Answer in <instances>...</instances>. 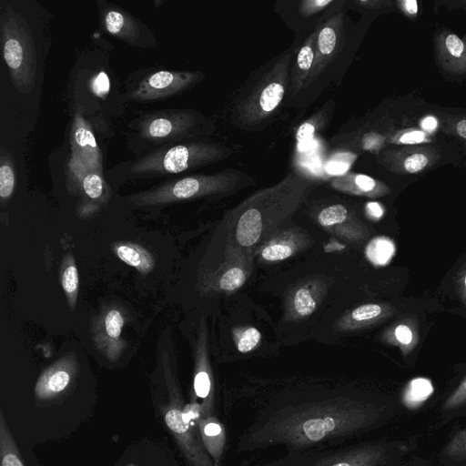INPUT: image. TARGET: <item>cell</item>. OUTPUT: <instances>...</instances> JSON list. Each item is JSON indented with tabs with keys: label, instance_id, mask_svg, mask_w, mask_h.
<instances>
[{
	"label": "cell",
	"instance_id": "obj_1",
	"mask_svg": "<svg viewBox=\"0 0 466 466\" xmlns=\"http://www.w3.org/2000/svg\"><path fill=\"white\" fill-rule=\"evenodd\" d=\"M392 400L350 390L282 393L259 404L236 441L237 452L280 446L287 452L348 444L400 411Z\"/></svg>",
	"mask_w": 466,
	"mask_h": 466
},
{
	"label": "cell",
	"instance_id": "obj_2",
	"mask_svg": "<svg viewBox=\"0 0 466 466\" xmlns=\"http://www.w3.org/2000/svg\"><path fill=\"white\" fill-rule=\"evenodd\" d=\"M313 180L293 170L277 184L262 188L230 211L237 243L256 248L270 239L304 203Z\"/></svg>",
	"mask_w": 466,
	"mask_h": 466
},
{
	"label": "cell",
	"instance_id": "obj_3",
	"mask_svg": "<svg viewBox=\"0 0 466 466\" xmlns=\"http://www.w3.org/2000/svg\"><path fill=\"white\" fill-rule=\"evenodd\" d=\"M292 55L286 51L263 66L234 100L231 122L245 131L263 129L280 109L289 91Z\"/></svg>",
	"mask_w": 466,
	"mask_h": 466
},
{
	"label": "cell",
	"instance_id": "obj_4",
	"mask_svg": "<svg viewBox=\"0 0 466 466\" xmlns=\"http://www.w3.org/2000/svg\"><path fill=\"white\" fill-rule=\"evenodd\" d=\"M416 446L414 439L370 440L286 452L255 466H391L409 457Z\"/></svg>",
	"mask_w": 466,
	"mask_h": 466
},
{
	"label": "cell",
	"instance_id": "obj_5",
	"mask_svg": "<svg viewBox=\"0 0 466 466\" xmlns=\"http://www.w3.org/2000/svg\"><path fill=\"white\" fill-rule=\"evenodd\" d=\"M255 184L247 173L227 168L213 174H197L167 181L130 197L139 207L157 206L207 197H223Z\"/></svg>",
	"mask_w": 466,
	"mask_h": 466
},
{
	"label": "cell",
	"instance_id": "obj_6",
	"mask_svg": "<svg viewBox=\"0 0 466 466\" xmlns=\"http://www.w3.org/2000/svg\"><path fill=\"white\" fill-rule=\"evenodd\" d=\"M232 150L220 143L192 141L164 147L137 159L129 167L135 177L178 174L222 161Z\"/></svg>",
	"mask_w": 466,
	"mask_h": 466
},
{
	"label": "cell",
	"instance_id": "obj_7",
	"mask_svg": "<svg viewBox=\"0 0 466 466\" xmlns=\"http://www.w3.org/2000/svg\"><path fill=\"white\" fill-rule=\"evenodd\" d=\"M0 36L3 57L15 88L29 94L36 76L35 46L27 22L10 5L1 9Z\"/></svg>",
	"mask_w": 466,
	"mask_h": 466
},
{
	"label": "cell",
	"instance_id": "obj_8",
	"mask_svg": "<svg viewBox=\"0 0 466 466\" xmlns=\"http://www.w3.org/2000/svg\"><path fill=\"white\" fill-rule=\"evenodd\" d=\"M200 113L188 109L156 111L144 116L138 124L143 138L162 143L210 134L214 127Z\"/></svg>",
	"mask_w": 466,
	"mask_h": 466
},
{
	"label": "cell",
	"instance_id": "obj_9",
	"mask_svg": "<svg viewBox=\"0 0 466 466\" xmlns=\"http://www.w3.org/2000/svg\"><path fill=\"white\" fill-rule=\"evenodd\" d=\"M168 390L169 402L162 405L160 410L188 466H216L202 444L198 429L184 414L185 405L178 388L172 382Z\"/></svg>",
	"mask_w": 466,
	"mask_h": 466
},
{
	"label": "cell",
	"instance_id": "obj_10",
	"mask_svg": "<svg viewBox=\"0 0 466 466\" xmlns=\"http://www.w3.org/2000/svg\"><path fill=\"white\" fill-rule=\"evenodd\" d=\"M205 76V74L199 71H157L139 83L130 94V98L138 102L162 100L193 87Z\"/></svg>",
	"mask_w": 466,
	"mask_h": 466
},
{
	"label": "cell",
	"instance_id": "obj_11",
	"mask_svg": "<svg viewBox=\"0 0 466 466\" xmlns=\"http://www.w3.org/2000/svg\"><path fill=\"white\" fill-rule=\"evenodd\" d=\"M316 65L309 86L317 80L337 58L344 43V15L339 12L327 19L317 30Z\"/></svg>",
	"mask_w": 466,
	"mask_h": 466
},
{
	"label": "cell",
	"instance_id": "obj_12",
	"mask_svg": "<svg viewBox=\"0 0 466 466\" xmlns=\"http://www.w3.org/2000/svg\"><path fill=\"white\" fill-rule=\"evenodd\" d=\"M76 370L72 356H66L45 370L39 376L35 395L39 400L46 401L61 395L71 384Z\"/></svg>",
	"mask_w": 466,
	"mask_h": 466
},
{
	"label": "cell",
	"instance_id": "obj_13",
	"mask_svg": "<svg viewBox=\"0 0 466 466\" xmlns=\"http://www.w3.org/2000/svg\"><path fill=\"white\" fill-rule=\"evenodd\" d=\"M124 324V317L116 309H108L96 324V343L111 360H117L122 351L121 333Z\"/></svg>",
	"mask_w": 466,
	"mask_h": 466
},
{
	"label": "cell",
	"instance_id": "obj_14",
	"mask_svg": "<svg viewBox=\"0 0 466 466\" xmlns=\"http://www.w3.org/2000/svg\"><path fill=\"white\" fill-rule=\"evenodd\" d=\"M106 30L130 45L147 46L143 42L145 27L130 14L116 7H106L103 11Z\"/></svg>",
	"mask_w": 466,
	"mask_h": 466
},
{
	"label": "cell",
	"instance_id": "obj_15",
	"mask_svg": "<svg viewBox=\"0 0 466 466\" xmlns=\"http://www.w3.org/2000/svg\"><path fill=\"white\" fill-rule=\"evenodd\" d=\"M316 30L311 33L299 47L290 70L289 94L297 95L309 86L316 60Z\"/></svg>",
	"mask_w": 466,
	"mask_h": 466
},
{
	"label": "cell",
	"instance_id": "obj_16",
	"mask_svg": "<svg viewBox=\"0 0 466 466\" xmlns=\"http://www.w3.org/2000/svg\"><path fill=\"white\" fill-rule=\"evenodd\" d=\"M197 429L202 444L212 458L216 466H221L222 456L226 445V431L216 414L199 418Z\"/></svg>",
	"mask_w": 466,
	"mask_h": 466
},
{
	"label": "cell",
	"instance_id": "obj_17",
	"mask_svg": "<svg viewBox=\"0 0 466 466\" xmlns=\"http://www.w3.org/2000/svg\"><path fill=\"white\" fill-rule=\"evenodd\" d=\"M330 186L338 191L363 197H379L385 193V187L364 174L347 172L332 177Z\"/></svg>",
	"mask_w": 466,
	"mask_h": 466
},
{
	"label": "cell",
	"instance_id": "obj_18",
	"mask_svg": "<svg viewBox=\"0 0 466 466\" xmlns=\"http://www.w3.org/2000/svg\"><path fill=\"white\" fill-rule=\"evenodd\" d=\"M305 237L294 230L278 232L265 243L261 249V257L268 261L286 259L307 244Z\"/></svg>",
	"mask_w": 466,
	"mask_h": 466
},
{
	"label": "cell",
	"instance_id": "obj_19",
	"mask_svg": "<svg viewBox=\"0 0 466 466\" xmlns=\"http://www.w3.org/2000/svg\"><path fill=\"white\" fill-rule=\"evenodd\" d=\"M72 144L90 168L100 169L101 157L94 135L81 116H76L72 127Z\"/></svg>",
	"mask_w": 466,
	"mask_h": 466
},
{
	"label": "cell",
	"instance_id": "obj_20",
	"mask_svg": "<svg viewBox=\"0 0 466 466\" xmlns=\"http://www.w3.org/2000/svg\"><path fill=\"white\" fill-rule=\"evenodd\" d=\"M462 417H466V376L446 395L438 408V422L441 425Z\"/></svg>",
	"mask_w": 466,
	"mask_h": 466
},
{
	"label": "cell",
	"instance_id": "obj_21",
	"mask_svg": "<svg viewBox=\"0 0 466 466\" xmlns=\"http://www.w3.org/2000/svg\"><path fill=\"white\" fill-rule=\"evenodd\" d=\"M441 466H466V425L455 430L438 455Z\"/></svg>",
	"mask_w": 466,
	"mask_h": 466
},
{
	"label": "cell",
	"instance_id": "obj_22",
	"mask_svg": "<svg viewBox=\"0 0 466 466\" xmlns=\"http://www.w3.org/2000/svg\"><path fill=\"white\" fill-rule=\"evenodd\" d=\"M116 256L127 265L135 268L142 274L149 273L155 266L152 255L142 246L123 242L114 246Z\"/></svg>",
	"mask_w": 466,
	"mask_h": 466
},
{
	"label": "cell",
	"instance_id": "obj_23",
	"mask_svg": "<svg viewBox=\"0 0 466 466\" xmlns=\"http://www.w3.org/2000/svg\"><path fill=\"white\" fill-rule=\"evenodd\" d=\"M0 457L1 466H25L2 410L0 411Z\"/></svg>",
	"mask_w": 466,
	"mask_h": 466
},
{
	"label": "cell",
	"instance_id": "obj_24",
	"mask_svg": "<svg viewBox=\"0 0 466 466\" xmlns=\"http://www.w3.org/2000/svg\"><path fill=\"white\" fill-rule=\"evenodd\" d=\"M396 252L392 239L386 236L373 238L365 248L367 258L375 266L388 265Z\"/></svg>",
	"mask_w": 466,
	"mask_h": 466
},
{
	"label": "cell",
	"instance_id": "obj_25",
	"mask_svg": "<svg viewBox=\"0 0 466 466\" xmlns=\"http://www.w3.org/2000/svg\"><path fill=\"white\" fill-rule=\"evenodd\" d=\"M16 183L15 168L9 151L1 147L0 152V198L7 201L14 193Z\"/></svg>",
	"mask_w": 466,
	"mask_h": 466
},
{
	"label": "cell",
	"instance_id": "obj_26",
	"mask_svg": "<svg viewBox=\"0 0 466 466\" xmlns=\"http://www.w3.org/2000/svg\"><path fill=\"white\" fill-rule=\"evenodd\" d=\"M333 110L331 103H327L320 108L312 117L302 123L296 132V139L299 143H308L311 140L316 132L324 127L328 119L330 117Z\"/></svg>",
	"mask_w": 466,
	"mask_h": 466
},
{
	"label": "cell",
	"instance_id": "obj_27",
	"mask_svg": "<svg viewBox=\"0 0 466 466\" xmlns=\"http://www.w3.org/2000/svg\"><path fill=\"white\" fill-rule=\"evenodd\" d=\"M61 284L70 307L74 309L78 294L79 278L75 261L70 256L62 265Z\"/></svg>",
	"mask_w": 466,
	"mask_h": 466
},
{
	"label": "cell",
	"instance_id": "obj_28",
	"mask_svg": "<svg viewBox=\"0 0 466 466\" xmlns=\"http://www.w3.org/2000/svg\"><path fill=\"white\" fill-rule=\"evenodd\" d=\"M292 305L298 316L308 317L315 311L317 301L311 290L302 287L294 293Z\"/></svg>",
	"mask_w": 466,
	"mask_h": 466
},
{
	"label": "cell",
	"instance_id": "obj_29",
	"mask_svg": "<svg viewBox=\"0 0 466 466\" xmlns=\"http://www.w3.org/2000/svg\"><path fill=\"white\" fill-rule=\"evenodd\" d=\"M349 216L347 207L342 204H333L320 210L318 222L323 227H331L343 223Z\"/></svg>",
	"mask_w": 466,
	"mask_h": 466
},
{
	"label": "cell",
	"instance_id": "obj_30",
	"mask_svg": "<svg viewBox=\"0 0 466 466\" xmlns=\"http://www.w3.org/2000/svg\"><path fill=\"white\" fill-rule=\"evenodd\" d=\"M247 279V273L243 268L233 265L228 268L218 280L219 289L225 291H232L239 289Z\"/></svg>",
	"mask_w": 466,
	"mask_h": 466
},
{
	"label": "cell",
	"instance_id": "obj_31",
	"mask_svg": "<svg viewBox=\"0 0 466 466\" xmlns=\"http://www.w3.org/2000/svg\"><path fill=\"white\" fill-rule=\"evenodd\" d=\"M84 193L91 199H99L103 193L105 183L97 171H88L81 180Z\"/></svg>",
	"mask_w": 466,
	"mask_h": 466
},
{
	"label": "cell",
	"instance_id": "obj_32",
	"mask_svg": "<svg viewBox=\"0 0 466 466\" xmlns=\"http://www.w3.org/2000/svg\"><path fill=\"white\" fill-rule=\"evenodd\" d=\"M260 339V332L256 328L245 329L237 342L238 351L241 353L251 351L259 343Z\"/></svg>",
	"mask_w": 466,
	"mask_h": 466
},
{
	"label": "cell",
	"instance_id": "obj_33",
	"mask_svg": "<svg viewBox=\"0 0 466 466\" xmlns=\"http://www.w3.org/2000/svg\"><path fill=\"white\" fill-rule=\"evenodd\" d=\"M382 312L381 306L374 303L361 305L353 309L351 319L356 321H365L379 317Z\"/></svg>",
	"mask_w": 466,
	"mask_h": 466
},
{
	"label": "cell",
	"instance_id": "obj_34",
	"mask_svg": "<svg viewBox=\"0 0 466 466\" xmlns=\"http://www.w3.org/2000/svg\"><path fill=\"white\" fill-rule=\"evenodd\" d=\"M333 3L332 0H303L299 3V13L304 17L311 16Z\"/></svg>",
	"mask_w": 466,
	"mask_h": 466
},
{
	"label": "cell",
	"instance_id": "obj_35",
	"mask_svg": "<svg viewBox=\"0 0 466 466\" xmlns=\"http://www.w3.org/2000/svg\"><path fill=\"white\" fill-rule=\"evenodd\" d=\"M428 164V157L421 153H415L408 157L404 161V167L410 173L421 170Z\"/></svg>",
	"mask_w": 466,
	"mask_h": 466
},
{
	"label": "cell",
	"instance_id": "obj_36",
	"mask_svg": "<svg viewBox=\"0 0 466 466\" xmlns=\"http://www.w3.org/2000/svg\"><path fill=\"white\" fill-rule=\"evenodd\" d=\"M445 45L451 56L460 57L462 55L464 44L457 35H449L446 38Z\"/></svg>",
	"mask_w": 466,
	"mask_h": 466
},
{
	"label": "cell",
	"instance_id": "obj_37",
	"mask_svg": "<svg viewBox=\"0 0 466 466\" xmlns=\"http://www.w3.org/2000/svg\"><path fill=\"white\" fill-rule=\"evenodd\" d=\"M391 466H434L430 459L420 456H409Z\"/></svg>",
	"mask_w": 466,
	"mask_h": 466
},
{
	"label": "cell",
	"instance_id": "obj_38",
	"mask_svg": "<svg viewBox=\"0 0 466 466\" xmlns=\"http://www.w3.org/2000/svg\"><path fill=\"white\" fill-rule=\"evenodd\" d=\"M400 142L403 144H418L426 140V136L422 131L412 130L400 136Z\"/></svg>",
	"mask_w": 466,
	"mask_h": 466
},
{
	"label": "cell",
	"instance_id": "obj_39",
	"mask_svg": "<svg viewBox=\"0 0 466 466\" xmlns=\"http://www.w3.org/2000/svg\"><path fill=\"white\" fill-rule=\"evenodd\" d=\"M395 336L399 342L403 345H408L412 340V332L410 329L404 324H400L395 329Z\"/></svg>",
	"mask_w": 466,
	"mask_h": 466
},
{
	"label": "cell",
	"instance_id": "obj_40",
	"mask_svg": "<svg viewBox=\"0 0 466 466\" xmlns=\"http://www.w3.org/2000/svg\"><path fill=\"white\" fill-rule=\"evenodd\" d=\"M366 208L369 215L375 219L381 218L384 213L382 207L377 202L368 203Z\"/></svg>",
	"mask_w": 466,
	"mask_h": 466
},
{
	"label": "cell",
	"instance_id": "obj_41",
	"mask_svg": "<svg viewBox=\"0 0 466 466\" xmlns=\"http://www.w3.org/2000/svg\"><path fill=\"white\" fill-rule=\"evenodd\" d=\"M438 126V122H437V119L434 117V116H426L422 121H421V127L426 130V131H429V132H431L433 131Z\"/></svg>",
	"mask_w": 466,
	"mask_h": 466
},
{
	"label": "cell",
	"instance_id": "obj_42",
	"mask_svg": "<svg viewBox=\"0 0 466 466\" xmlns=\"http://www.w3.org/2000/svg\"><path fill=\"white\" fill-rule=\"evenodd\" d=\"M405 10L410 15H416L418 10L417 2L415 0H407L403 2Z\"/></svg>",
	"mask_w": 466,
	"mask_h": 466
},
{
	"label": "cell",
	"instance_id": "obj_43",
	"mask_svg": "<svg viewBox=\"0 0 466 466\" xmlns=\"http://www.w3.org/2000/svg\"><path fill=\"white\" fill-rule=\"evenodd\" d=\"M458 134L466 139V119L461 120L456 127Z\"/></svg>",
	"mask_w": 466,
	"mask_h": 466
},
{
	"label": "cell",
	"instance_id": "obj_44",
	"mask_svg": "<svg viewBox=\"0 0 466 466\" xmlns=\"http://www.w3.org/2000/svg\"><path fill=\"white\" fill-rule=\"evenodd\" d=\"M462 283H463V289H464L463 294H464V298L466 300V275L463 277Z\"/></svg>",
	"mask_w": 466,
	"mask_h": 466
},
{
	"label": "cell",
	"instance_id": "obj_45",
	"mask_svg": "<svg viewBox=\"0 0 466 466\" xmlns=\"http://www.w3.org/2000/svg\"><path fill=\"white\" fill-rule=\"evenodd\" d=\"M127 466H137V465H135V464H133V463H132V464H128Z\"/></svg>",
	"mask_w": 466,
	"mask_h": 466
}]
</instances>
